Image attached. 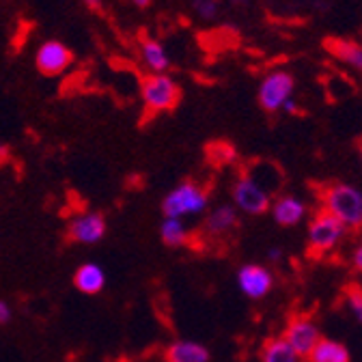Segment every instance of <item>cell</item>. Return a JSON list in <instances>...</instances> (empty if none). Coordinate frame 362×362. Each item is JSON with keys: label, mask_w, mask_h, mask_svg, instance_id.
Instances as JSON below:
<instances>
[{"label": "cell", "mask_w": 362, "mask_h": 362, "mask_svg": "<svg viewBox=\"0 0 362 362\" xmlns=\"http://www.w3.org/2000/svg\"><path fill=\"white\" fill-rule=\"evenodd\" d=\"M322 209L334 216L345 229L362 226V192L349 184H330L322 190Z\"/></svg>", "instance_id": "6da1fadb"}, {"label": "cell", "mask_w": 362, "mask_h": 362, "mask_svg": "<svg viewBox=\"0 0 362 362\" xmlns=\"http://www.w3.org/2000/svg\"><path fill=\"white\" fill-rule=\"evenodd\" d=\"M209 205V192L197 181H181L162 201L164 218H190L199 216Z\"/></svg>", "instance_id": "7a4b0ae2"}, {"label": "cell", "mask_w": 362, "mask_h": 362, "mask_svg": "<svg viewBox=\"0 0 362 362\" xmlns=\"http://www.w3.org/2000/svg\"><path fill=\"white\" fill-rule=\"evenodd\" d=\"M231 199H233V207L238 211H244L246 216H263L269 211L272 205L269 188L252 173L238 175L231 188Z\"/></svg>", "instance_id": "3957f363"}, {"label": "cell", "mask_w": 362, "mask_h": 362, "mask_svg": "<svg viewBox=\"0 0 362 362\" xmlns=\"http://www.w3.org/2000/svg\"><path fill=\"white\" fill-rule=\"evenodd\" d=\"M141 95L149 112H168L181 102V86L168 74H149L141 82Z\"/></svg>", "instance_id": "277c9868"}, {"label": "cell", "mask_w": 362, "mask_h": 362, "mask_svg": "<svg viewBox=\"0 0 362 362\" xmlns=\"http://www.w3.org/2000/svg\"><path fill=\"white\" fill-rule=\"evenodd\" d=\"M345 233H347V229L334 216L320 209L308 222V231H306L308 250L313 255H328L343 242Z\"/></svg>", "instance_id": "5b68a950"}, {"label": "cell", "mask_w": 362, "mask_h": 362, "mask_svg": "<svg viewBox=\"0 0 362 362\" xmlns=\"http://www.w3.org/2000/svg\"><path fill=\"white\" fill-rule=\"evenodd\" d=\"M293 90H296V78L289 71L283 69L269 71L259 84V93H257L259 106L265 112H279L283 104L291 100Z\"/></svg>", "instance_id": "8992f818"}, {"label": "cell", "mask_w": 362, "mask_h": 362, "mask_svg": "<svg viewBox=\"0 0 362 362\" xmlns=\"http://www.w3.org/2000/svg\"><path fill=\"white\" fill-rule=\"evenodd\" d=\"M106 231H108L106 216L102 211H93V209H86V211L71 216V220L67 224V238L82 246L100 244L106 238Z\"/></svg>", "instance_id": "52a82bcc"}, {"label": "cell", "mask_w": 362, "mask_h": 362, "mask_svg": "<svg viewBox=\"0 0 362 362\" xmlns=\"http://www.w3.org/2000/svg\"><path fill=\"white\" fill-rule=\"evenodd\" d=\"M74 63V52L69 45H65L59 39H50V41H43L37 54H35V67L41 76H48V78H57L63 76Z\"/></svg>", "instance_id": "ba28073f"}, {"label": "cell", "mask_w": 362, "mask_h": 362, "mask_svg": "<svg viewBox=\"0 0 362 362\" xmlns=\"http://www.w3.org/2000/svg\"><path fill=\"white\" fill-rule=\"evenodd\" d=\"M238 289L250 298V300H261L265 298L272 287H274V274L272 269L261 265V263H246L238 269Z\"/></svg>", "instance_id": "9c48e42d"}, {"label": "cell", "mask_w": 362, "mask_h": 362, "mask_svg": "<svg viewBox=\"0 0 362 362\" xmlns=\"http://www.w3.org/2000/svg\"><path fill=\"white\" fill-rule=\"evenodd\" d=\"M283 339L293 347V351L300 358H306L313 351V347L320 343L322 332H320V326H317L310 317L298 315V317H291L289 320Z\"/></svg>", "instance_id": "30bf717a"}, {"label": "cell", "mask_w": 362, "mask_h": 362, "mask_svg": "<svg viewBox=\"0 0 362 362\" xmlns=\"http://www.w3.org/2000/svg\"><path fill=\"white\" fill-rule=\"evenodd\" d=\"M306 203L300 197L293 194H283L276 201H272L269 205V214L274 218V222L279 226H296L306 218Z\"/></svg>", "instance_id": "8fae6325"}, {"label": "cell", "mask_w": 362, "mask_h": 362, "mask_svg": "<svg viewBox=\"0 0 362 362\" xmlns=\"http://www.w3.org/2000/svg\"><path fill=\"white\" fill-rule=\"evenodd\" d=\"M240 224V211L233 205H218L205 218V233L209 238H226Z\"/></svg>", "instance_id": "7c38bea8"}, {"label": "cell", "mask_w": 362, "mask_h": 362, "mask_svg": "<svg viewBox=\"0 0 362 362\" xmlns=\"http://www.w3.org/2000/svg\"><path fill=\"white\" fill-rule=\"evenodd\" d=\"M74 287L84 296H98L106 287V272L100 263H84L76 269Z\"/></svg>", "instance_id": "4fadbf2b"}, {"label": "cell", "mask_w": 362, "mask_h": 362, "mask_svg": "<svg viewBox=\"0 0 362 362\" xmlns=\"http://www.w3.org/2000/svg\"><path fill=\"white\" fill-rule=\"evenodd\" d=\"M166 362H209V349L192 339H179L166 347Z\"/></svg>", "instance_id": "5bb4252c"}, {"label": "cell", "mask_w": 362, "mask_h": 362, "mask_svg": "<svg viewBox=\"0 0 362 362\" xmlns=\"http://www.w3.org/2000/svg\"><path fill=\"white\" fill-rule=\"evenodd\" d=\"M324 45L330 52V57H334L343 65L354 67L356 71H362V45L360 43L343 39V37H330L324 41Z\"/></svg>", "instance_id": "9a60e30c"}, {"label": "cell", "mask_w": 362, "mask_h": 362, "mask_svg": "<svg viewBox=\"0 0 362 362\" xmlns=\"http://www.w3.org/2000/svg\"><path fill=\"white\" fill-rule=\"evenodd\" d=\"M141 59L151 74H166L170 67V57L164 43L153 37H143L141 41Z\"/></svg>", "instance_id": "2e32d148"}, {"label": "cell", "mask_w": 362, "mask_h": 362, "mask_svg": "<svg viewBox=\"0 0 362 362\" xmlns=\"http://www.w3.org/2000/svg\"><path fill=\"white\" fill-rule=\"evenodd\" d=\"M308 362H351V354L347 349V345H343L341 341L334 339H320L313 347V351L306 356Z\"/></svg>", "instance_id": "e0dca14e"}, {"label": "cell", "mask_w": 362, "mask_h": 362, "mask_svg": "<svg viewBox=\"0 0 362 362\" xmlns=\"http://www.w3.org/2000/svg\"><path fill=\"white\" fill-rule=\"evenodd\" d=\"M160 240L168 248H181L190 240V229L184 220L179 218H164L160 224Z\"/></svg>", "instance_id": "ac0fdd59"}, {"label": "cell", "mask_w": 362, "mask_h": 362, "mask_svg": "<svg viewBox=\"0 0 362 362\" xmlns=\"http://www.w3.org/2000/svg\"><path fill=\"white\" fill-rule=\"evenodd\" d=\"M261 362H302V358L293 351V347L283 337H274L263 343Z\"/></svg>", "instance_id": "d6986e66"}, {"label": "cell", "mask_w": 362, "mask_h": 362, "mask_svg": "<svg viewBox=\"0 0 362 362\" xmlns=\"http://www.w3.org/2000/svg\"><path fill=\"white\" fill-rule=\"evenodd\" d=\"M345 298H347V306H349L351 315L356 317V322L362 324V287L360 285H349L345 289Z\"/></svg>", "instance_id": "ffe728a7"}, {"label": "cell", "mask_w": 362, "mask_h": 362, "mask_svg": "<svg viewBox=\"0 0 362 362\" xmlns=\"http://www.w3.org/2000/svg\"><path fill=\"white\" fill-rule=\"evenodd\" d=\"M194 13L201 20H216L220 13V3L218 0H194Z\"/></svg>", "instance_id": "44dd1931"}, {"label": "cell", "mask_w": 362, "mask_h": 362, "mask_svg": "<svg viewBox=\"0 0 362 362\" xmlns=\"http://www.w3.org/2000/svg\"><path fill=\"white\" fill-rule=\"evenodd\" d=\"M13 317V310L7 300H0V326H7Z\"/></svg>", "instance_id": "7402d4cb"}, {"label": "cell", "mask_w": 362, "mask_h": 362, "mask_svg": "<svg viewBox=\"0 0 362 362\" xmlns=\"http://www.w3.org/2000/svg\"><path fill=\"white\" fill-rule=\"evenodd\" d=\"M351 265H354L358 272H362V244L354 248V252H351Z\"/></svg>", "instance_id": "603a6c76"}, {"label": "cell", "mask_w": 362, "mask_h": 362, "mask_svg": "<svg viewBox=\"0 0 362 362\" xmlns=\"http://www.w3.org/2000/svg\"><path fill=\"white\" fill-rule=\"evenodd\" d=\"M285 115H298V104H296V100L291 98V100H287L285 104H283V108H281Z\"/></svg>", "instance_id": "cb8c5ba5"}, {"label": "cell", "mask_w": 362, "mask_h": 362, "mask_svg": "<svg viewBox=\"0 0 362 362\" xmlns=\"http://www.w3.org/2000/svg\"><path fill=\"white\" fill-rule=\"evenodd\" d=\"M82 3H84L90 11H102L104 0H82Z\"/></svg>", "instance_id": "d4e9b609"}, {"label": "cell", "mask_w": 362, "mask_h": 362, "mask_svg": "<svg viewBox=\"0 0 362 362\" xmlns=\"http://www.w3.org/2000/svg\"><path fill=\"white\" fill-rule=\"evenodd\" d=\"M281 257H283V250H281V248H269V250H267V259H269V261H279Z\"/></svg>", "instance_id": "484cf974"}, {"label": "cell", "mask_w": 362, "mask_h": 362, "mask_svg": "<svg viewBox=\"0 0 362 362\" xmlns=\"http://www.w3.org/2000/svg\"><path fill=\"white\" fill-rule=\"evenodd\" d=\"M129 3H132L134 7H141V9H145V7H149V5H151V0H129Z\"/></svg>", "instance_id": "4316f807"}, {"label": "cell", "mask_w": 362, "mask_h": 362, "mask_svg": "<svg viewBox=\"0 0 362 362\" xmlns=\"http://www.w3.org/2000/svg\"><path fill=\"white\" fill-rule=\"evenodd\" d=\"M235 3H238V5H242V3H246V0H235Z\"/></svg>", "instance_id": "83f0119b"}, {"label": "cell", "mask_w": 362, "mask_h": 362, "mask_svg": "<svg viewBox=\"0 0 362 362\" xmlns=\"http://www.w3.org/2000/svg\"><path fill=\"white\" fill-rule=\"evenodd\" d=\"M360 158H362V145H360Z\"/></svg>", "instance_id": "f1b7e54d"}]
</instances>
